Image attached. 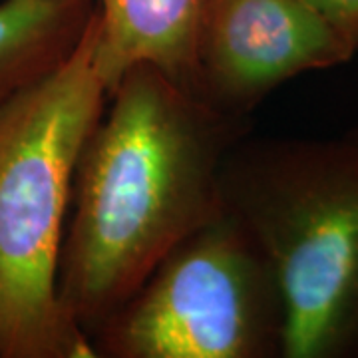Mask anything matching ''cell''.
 <instances>
[{"instance_id": "obj_8", "label": "cell", "mask_w": 358, "mask_h": 358, "mask_svg": "<svg viewBox=\"0 0 358 358\" xmlns=\"http://www.w3.org/2000/svg\"><path fill=\"white\" fill-rule=\"evenodd\" d=\"M334 32L358 52V0H305Z\"/></svg>"}, {"instance_id": "obj_5", "label": "cell", "mask_w": 358, "mask_h": 358, "mask_svg": "<svg viewBox=\"0 0 358 358\" xmlns=\"http://www.w3.org/2000/svg\"><path fill=\"white\" fill-rule=\"evenodd\" d=\"M355 54L305 0H209L189 92L247 120L281 84L346 64Z\"/></svg>"}, {"instance_id": "obj_1", "label": "cell", "mask_w": 358, "mask_h": 358, "mask_svg": "<svg viewBox=\"0 0 358 358\" xmlns=\"http://www.w3.org/2000/svg\"><path fill=\"white\" fill-rule=\"evenodd\" d=\"M247 120L213 110L155 66L112 90L80 154L58 301L92 343L159 261L221 209V169Z\"/></svg>"}, {"instance_id": "obj_3", "label": "cell", "mask_w": 358, "mask_h": 358, "mask_svg": "<svg viewBox=\"0 0 358 358\" xmlns=\"http://www.w3.org/2000/svg\"><path fill=\"white\" fill-rule=\"evenodd\" d=\"M108 98L92 10L64 64L0 108V358H96L56 281L78 159Z\"/></svg>"}, {"instance_id": "obj_7", "label": "cell", "mask_w": 358, "mask_h": 358, "mask_svg": "<svg viewBox=\"0 0 358 358\" xmlns=\"http://www.w3.org/2000/svg\"><path fill=\"white\" fill-rule=\"evenodd\" d=\"M92 10L94 0L0 2V108L64 64Z\"/></svg>"}, {"instance_id": "obj_6", "label": "cell", "mask_w": 358, "mask_h": 358, "mask_svg": "<svg viewBox=\"0 0 358 358\" xmlns=\"http://www.w3.org/2000/svg\"><path fill=\"white\" fill-rule=\"evenodd\" d=\"M209 0H94L96 66L108 96L129 68L155 66L189 90Z\"/></svg>"}, {"instance_id": "obj_4", "label": "cell", "mask_w": 358, "mask_h": 358, "mask_svg": "<svg viewBox=\"0 0 358 358\" xmlns=\"http://www.w3.org/2000/svg\"><path fill=\"white\" fill-rule=\"evenodd\" d=\"M285 307L255 239L223 207L92 338L96 358H281Z\"/></svg>"}, {"instance_id": "obj_2", "label": "cell", "mask_w": 358, "mask_h": 358, "mask_svg": "<svg viewBox=\"0 0 358 358\" xmlns=\"http://www.w3.org/2000/svg\"><path fill=\"white\" fill-rule=\"evenodd\" d=\"M219 192L279 285L281 358H358V128L245 136L225 157Z\"/></svg>"}]
</instances>
